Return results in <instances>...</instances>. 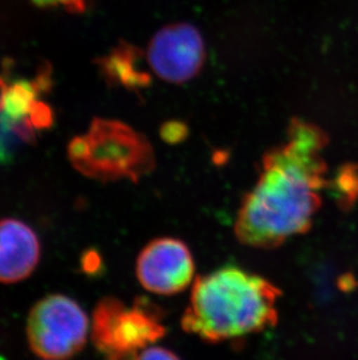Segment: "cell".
<instances>
[{"mask_svg":"<svg viewBox=\"0 0 358 360\" xmlns=\"http://www.w3.org/2000/svg\"><path fill=\"white\" fill-rule=\"evenodd\" d=\"M338 207L349 210L358 200V163L340 167L333 180L328 181Z\"/></svg>","mask_w":358,"mask_h":360,"instance_id":"8fae6325","label":"cell"},{"mask_svg":"<svg viewBox=\"0 0 358 360\" xmlns=\"http://www.w3.org/2000/svg\"><path fill=\"white\" fill-rule=\"evenodd\" d=\"M142 51L134 44L121 41L111 51L97 60L99 70L107 84L122 86L140 94L152 84V75L140 68Z\"/></svg>","mask_w":358,"mask_h":360,"instance_id":"30bf717a","label":"cell"},{"mask_svg":"<svg viewBox=\"0 0 358 360\" xmlns=\"http://www.w3.org/2000/svg\"><path fill=\"white\" fill-rule=\"evenodd\" d=\"M205 58L203 37L198 28L190 24L169 25L159 30L147 51L155 75L175 84L194 79L203 68Z\"/></svg>","mask_w":358,"mask_h":360,"instance_id":"52a82bcc","label":"cell"},{"mask_svg":"<svg viewBox=\"0 0 358 360\" xmlns=\"http://www.w3.org/2000/svg\"><path fill=\"white\" fill-rule=\"evenodd\" d=\"M69 160L81 175L102 182H139L156 166L152 143L120 120L95 118L69 143Z\"/></svg>","mask_w":358,"mask_h":360,"instance_id":"3957f363","label":"cell"},{"mask_svg":"<svg viewBox=\"0 0 358 360\" xmlns=\"http://www.w3.org/2000/svg\"><path fill=\"white\" fill-rule=\"evenodd\" d=\"M281 294L263 276L235 266L221 267L193 281L183 330L208 343L260 333L277 324Z\"/></svg>","mask_w":358,"mask_h":360,"instance_id":"7a4b0ae2","label":"cell"},{"mask_svg":"<svg viewBox=\"0 0 358 360\" xmlns=\"http://www.w3.org/2000/svg\"><path fill=\"white\" fill-rule=\"evenodd\" d=\"M194 269L187 245L170 237L150 241L136 260L140 283L159 295H175L185 290L193 282Z\"/></svg>","mask_w":358,"mask_h":360,"instance_id":"ba28073f","label":"cell"},{"mask_svg":"<svg viewBox=\"0 0 358 360\" xmlns=\"http://www.w3.org/2000/svg\"><path fill=\"white\" fill-rule=\"evenodd\" d=\"M189 126L180 120H168L159 129V136L169 145H178L187 139Z\"/></svg>","mask_w":358,"mask_h":360,"instance_id":"4fadbf2b","label":"cell"},{"mask_svg":"<svg viewBox=\"0 0 358 360\" xmlns=\"http://www.w3.org/2000/svg\"><path fill=\"white\" fill-rule=\"evenodd\" d=\"M321 152L289 141L264 154L255 187L244 196L235 235L253 248L274 250L312 228L327 188Z\"/></svg>","mask_w":358,"mask_h":360,"instance_id":"6da1fadb","label":"cell"},{"mask_svg":"<svg viewBox=\"0 0 358 360\" xmlns=\"http://www.w3.org/2000/svg\"><path fill=\"white\" fill-rule=\"evenodd\" d=\"M88 333V315L74 299L62 294L40 300L28 316V343L44 359H70L84 349Z\"/></svg>","mask_w":358,"mask_h":360,"instance_id":"5b68a950","label":"cell"},{"mask_svg":"<svg viewBox=\"0 0 358 360\" xmlns=\"http://www.w3.org/2000/svg\"><path fill=\"white\" fill-rule=\"evenodd\" d=\"M163 311L145 297L132 306L106 296L99 301L92 319V342L106 360H135L145 349L166 335Z\"/></svg>","mask_w":358,"mask_h":360,"instance_id":"277c9868","label":"cell"},{"mask_svg":"<svg viewBox=\"0 0 358 360\" xmlns=\"http://www.w3.org/2000/svg\"><path fill=\"white\" fill-rule=\"evenodd\" d=\"M135 360H180L173 351L166 347H150L145 349L136 357Z\"/></svg>","mask_w":358,"mask_h":360,"instance_id":"9a60e30c","label":"cell"},{"mask_svg":"<svg viewBox=\"0 0 358 360\" xmlns=\"http://www.w3.org/2000/svg\"><path fill=\"white\" fill-rule=\"evenodd\" d=\"M51 72L44 65L33 79L0 74V125L19 139L32 143L51 129L54 112L44 96L51 90Z\"/></svg>","mask_w":358,"mask_h":360,"instance_id":"8992f818","label":"cell"},{"mask_svg":"<svg viewBox=\"0 0 358 360\" xmlns=\"http://www.w3.org/2000/svg\"><path fill=\"white\" fill-rule=\"evenodd\" d=\"M39 7L63 8L69 13H84L92 0H31Z\"/></svg>","mask_w":358,"mask_h":360,"instance_id":"5bb4252c","label":"cell"},{"mask_svg":"<svg viewBox=\"0 0 358 360\" xmlns=\"http://www.w3.org/2000/svg\"><path fill=\"white\" fill-rule=\"evenodd\" d=\"M41 245L34 230L14 218L0 221V282L15 283L34 272Z\"/></svg>","mask_w":358,"mask_h":360,"instance_id":"9c48e42d","label":"cell"},{"mask_svg":"<svg viewBox=\"0 0 358 360\" xmlns=\"http://www.w3.org/2000/svg\"><path fill=\"white\" fill-rule=\"evenodd\" d=\"M287 134L291 141H296L320 152L329 143V138L324 129L312 122H305L299 118H292L290 120Z\"/></svg>","mask_w":358,"mask_h":360,"instance_id":"7c38bea8","label":"cell"}]
</instances>
